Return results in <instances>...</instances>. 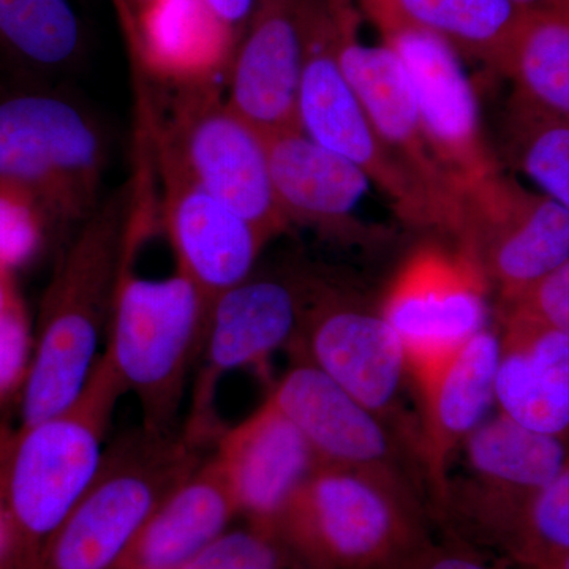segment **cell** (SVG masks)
Wrapping results in <instances>:
<instances>
[{
	"label": "cell",
	"instance_id": "8",
	"mask_svg": "<svg viewBox=\"0 0 569 569\" xmlns=\"http://www.w3.org/2000/svg\"><path fill=\"white\" fill-rule=\"evenodd\" d=\"M302 22L305 67L298 100L299 130L321 148L356 164L392 201L403 222L433 228L426 198L378 138L340 67L331 0H302Z\"/></svg>",
	"mask_w": 569,
	"mask_h": 569
},
{
	"label": "cell",
	"instance_id": "33",
	"mask_svg": "<svg viewBox=\"0 0 569 569\" xmlns=\"http://www.w3.org/2000/svg\"><path fill=\"white\" fill-rule=\"evenodd\" d=\"M500 310H519L569 335V260Z\"/></svg>",
	"mask_w": 569,
	"mask_h": 569
},
{
	"label": "cell",
	"instance_id": "6",
	"mask_svg": "<svg viewBox=\"0 0 569 569\" xmlns=\"http://www.w3.org/2000/svg\"><path fill=\"white\" fill-rule=\"evenodd\" d=\"M200 466L186 436L142 427L104 449L84 496L56 531L44 569H108L126 556L152 512Z\"/></svg>",
	"mask_w": 569,
	"mask_h": 569
},
{
	"label": "cell",
	"instance_id": "9",
	"mask_svg": "<svg viewBox=\"0 0 569 569\" xmlns=\"http://www.w3.org/2000/svg\"><path fill=\"white\" fill-rule=\"evenodd\" d=\"M459 455L468 477L449 482L438 515L503 552L530 501L569 463V443L535 432L498 411L467 438Z\"/></svg>",
	"mask_w": 569,
	"mask_h": 569
},
{
	"label": "cell",
	"instance_id": "20",
	"mask_svg": "<svg viewBox=\"0 0 569 569\" xmlns=\"http://www.w3.org/2000/svg\"><path fill=\"white\" fill-rule=\"evenodd\" d=\"M216 460L236 507L271 535L296 490L320 466L298 427L269 399L223 433Z\"/></svg>",
	"mask_w": 569,
	"mask_h": 569
},
{
	"label": "cell",
	"instance_id": "39",
	"mask_svg": "<svg viewBox=\"0 0 569 569\" xmlns=\"http://www.w3.org/2000/svg\"><path fill=\"white\" fill-rule=\"evenodd\" d=\"M516 6L527 11L559 10L561 0H512Z\"/></svg>",
	"mask_w": 569,
	"mask_h": 569
},
{
	"label": "cell",
	"instance_id": "30",
	"mask_svg": "<svg viewBox=\"0 0 569 569\" xmlns=\"http://www.w3.org/2000/svg\"><path fill=\"white\" fill-rule=\"evenodd\" d=\"M50 223L36 200L0 183V266L13 274L36 257Z\"/></svg>",
	"mask_w": 569,
	"mask_h": 569
},
{
	"label": "cell",
	"instance_id": "36",
	"mask_svg": "<svg viewBox=\"0 0 569 569\" xmlns=\"http://www.w3.org/2000/svg\"><path fill=\"white\" fill-rule=\"evenodd\" d=\"M522 567L527 569H569V549L537 553Z\"/></svg>",
	"mask_w": 569,
	"mask_h": 569
},
{
	"label": "cell",
	"instance_id": "25",
	"mask_svg": "<svg viewBox=\"0 0 569 569\" xmlns=\"http://www.w3.org/2000/svg\"><path fill=\"white\" fill-rule=\"evenodd\" d=\"M500 74L512 82L519 102L569 119V14L529 11Z\"/></svg>",
	"mask_w": 569,
	"mask_h": 569
},
{
	"label": "cell",
	"instance_id": "40",
	"mask_svg": "<svg viewBox=\"0 0 569 569\" xmlns=\"http://www.w3.org/2000/svg\"><path fill=\"white\" fill-rule=\"evenodd\" d=\"M559 11H565L569 14V0H561Z\"/></svg>",
	"mask_w": 569,
	"mask_h": 569
},
{
	"label": "cell",
	"instance_id": "24",
	"mask_svg": "<svg viewBox=\"0 0 569 569\" xmlns=\"http://www.w3.org/2000/svg\"><path fill=\"white\" fill-rule=\"evenodd\" d=\"M381 36L411 29L500 73L529 11L512 0H366Z\"/></svg>",
	"mask_w": 569,
	"mask_h": 569
},
{
	"label": "cell",
	"instance_id": "11",
	"mask_svg": "<svg viewBox=\"0 0 569 569\" xmlns=\"http://www.w3.org/2000/svg\"><path fill=\"white\" fill-rule=\"evenodd\" d=\"M489 283L462 250L419 247L380 306L406 353L417 389L488 325Z\"/></svg>",
	"mask_w": 569,
	"mask_h": 569
},
{
	"label": "cell",
	"instance_id": "28",
	"mask_svg": "<svg viewBox=\"0 0 569 569\" xmlns=\"http://www.w3.org/2000/svg\"><path fill=\"white\" fill-rule=\"evenodd\" d=\"M509 163L538 192L569 212V119L549 114L511 97L505 122Z\"/></svg>",
	"mask_w": 569,
	"mask_h": 569
},
{
	"label": "cell",
	"instance_id": "38",
	"mask_svg": "<svg viewBox=\"0 0 569 569\" xmlns=\"http://www.w3.org/2000/svg\"><path fill=\"white\" fill-rule=\"evenodd\" d=\"M10 529L9 518H7L6 507H3L2 496H0V567L6 563L9 556Z\"/></svg>",
	"mask_w": 569,
	"mask_h": 569
},
{
	"label": "cell",
	"instance_id": "32",
	"mask_svg": "<svg viewBox=\"0 0 569 569\" xmlns=\"http://www.w3.org/2000/svg\"><path fill=\"white\" fill-rule=\"evenodd\" d=\"M33 336L21 298L0 318V410L21 392L31 366Z\"/></svg>",
	"mask_w": 569,
	"mask_h": 569
},
{
	"label": "cell",
	"instance_id": "18",
	"mask_svg": "<svg viewBox=\"0 0 569 569\" xmlns=\"http://www.w3.org/2000/svg\"><path fill=\"white\" fill-rule=\"evenodd\" d=\"M231 62V110L264 138L299 130L302 0H258Z\"/></svg>",
	"mask_w": 569,
	"mask_h": 569
},
{
	"label": "cell",
	"instance_id": "4",
	"mask_svg": "<svg viewBox=\"0 0 569 569\" xmlns=\"http://www.w3.org/2000/svg\"><path fill=\"white\" fill-rule=\"evenodd\" d=\"M107 164L102 126L77 100L47 89L0 96V183L31 194L51 224L91 216Z\"/></svg>",
	"mask_w": 569,
	"mask_h": 569
},
{
	"label": "cell",
	"instance_id": "13",
	"mask_svg": "<svg viewBox=\"0 0 569 569\" xmlns=\"http://www.w3.org/2000/svg\"><path fill=\"white\" fill-rule=\"evenodd\" d=\"M340 67L373 129L426 198L433 228L455 234L460 192L430 151L402 62L388 44L369 47L356 37L348 0H331Z\"/></svg>",
	"mask_w": 569,
	"mask_h": 569
},
{
	"label": "cell",
	"instance_id": "37",
	"mask_svg": "<svg viewBox=\"0 0 569 569\" xmlns=\"http://www.w3.org/2000/svg\"><path fill=\"white\" fill-rule=\"evenodd\" d=\"M18 298H20V296H18L17 290H14L11 272L0 266V318L3 317V313L10 309V306L13 305Z\"/></svg>",
	"mask_w": 569,
	"mask_h": 569
},
{
	"label": "cell",
	"instance_id": "15",
	"mask_svg": "<svg viewBox=\"0 0 569 569\" xmlns=\"http://www.w3.org/2000/svg\"><path fill=\"white\" fill-rule=\"evenodd\" d=\"M383 40L406 70L430 151L459 192L500 170L456 51L437 37L411 29L385 33Z\"/></svg>",
	"mask_w": 569,
	"mask_h": 569
},
{
	"label": "cell",
	"instance_id": "16",
	"mask_svg": "<svg viewBox=\"0 0 569 569\" xmlns=\"http://www.w3.org/2000/svg\"><path fill=\"white\" fill-rule=\"evenodd\" d=\"M268 399L290 419L320 466L408 473L399 433L310 362H298Z\"/></svg>",
	"mask_w": 569,
	"mask_h": 569
},
{
	"label": "cell",
	"instance_id": "5",
	"mask_svg": "<svg viewBox=\"0 0 569 569\" xmlns=\"http://www.w3.org/2000/svg\"><path fill=\"white\" fill-rule=\"evenodd\" d=\"M123 266L102 355L140 402L142 427L174 433L189 367L200 355L209 306L192 280L176 269L163 280L130 274Z\"/></svg>",
	"mask_w": 569,
	"mask_h": 569
},
{
	"label": "cell",
	"instance_id": "35",
	"mask_svg": "<svg viewBox=\"0 0 569 569\" xmlns=\"http://www.w3.org/2000/svg\"><path fill=\"white\" fill-rule=\"evenodd\" d=\"M213 17L231 32L246 31L258 0H203Z\"/></svg>",
	"mask_w": 569,
	"mask_h": 569
},
{
	"label": "cell",
	"instance_id": "27",
	"mask_svg": "<svg viewBox=\"0 0 569 569\" xmlns=\"http://www.w3.org/2000/svg\"><path fill=\"white\" fill-rule=\"evenodd\" d=\"M0 50L33 70L67 69L84 50L80 17L70 0H0Z\"/></svg>",
	"mask_w": 569,
	"mask_h": 569
},
{
	"label": "cell",
	"instance_id": "41",
	"mask_svg": "<svg viewBox=\"0 0 569 569\" xmlns=\"http://www.w3.org/2000/svg\"><path fill=\"white\" fill-rule=\"evenodd\" d=\"M146 2H148V0H146Z\"/></svg>",
	"mask_w": 569,
	"mask_h": 569
},
{
	"label": "cell",
	"instance_id": "17",
	"mask_svg": "<svg viewBox=\"0 0 569 569\" xmlns=\"http://www.w3.org/2000/svg\"><path fill=\"white\" fill-rule=\"evenodd\" d=\"M163 213L178 269L204 296L208 306L252 276L268 239L181 168L159 152Z\"/></svg>",
	"mask_w": 569,
	"mask_h": 569
},
{
	"label": "cell",
	"instance_id": "3",
	"mask_svg": "<svg viewBox=\"0 0 569 569\" xmlns=\"http://www.w3.org/2000/svg\"><path fill=\"white\" fill-rule=\"evenodd\" d=\"M274 533L313 569H388L430 538L406 475L332 466L296 490Z\"/></svg>",
	"mask_w": 569,
	"mask_h": 569
},
{
	"label": "cell",
	"instance_id": "19",
	"mask_svg": "<svg viewBox=\"0 0 569 569\" xmlns=\"http://www.w3.org/2000/svg\"><path fill=\"white\" fill-rule=\"evenodd\" d=\"M498 359L500 332L486 326L418 389L422 403L418 459L437 512L447 500L456 456L496 407Z\"/></svg>",
	"mask_w": 569,
	"mask_h": 569
},
{
	"label": "cell",
	"instance_id": "31",
	"mask_svg": "<svg viewBox=\"0 0 569 569\" xmlns=\"http://www.w3.org/2000/svg\"><path fill=\"white\" fill-rule=\"evenodd\" d=\"M181 569H280L271 533L257 529L222 533Z\"/></svg>",
	"mask_w": 569,
	"mask_h": 569
},
{
	"label": "cell",
	"instance_id": "21",
	"mask_svg": "<svg viewBox=\"0 0 569 569\" xmlns=\"http://www.w3.org/2000/svg\"><path fill=\"white\" fill-rule=\"evenodd\" d=\"M496 407L520 426L569 443V335L500 310Z\"/></svg>",
	"mask_w": 569,
	"mask_h": 569
},
{
	"label": "cell",
	"instance_id": "7",
	"mask_svg": "<svg viewBox=\"0 0 569 569\" xmlns=\"http://www.w3.org/2000/svg\"><path fill=\"white\" fill-rule=\"evenodd\" d=\"M452 236L497 291L498 306L569 260V212L500 170L463 187Z\"/></svg>",
	"mask_w": 569,
	"mask_h": 569
},
{
	"label": "cell",
	"instance_id": "2",
	"mask_svg": "<svg viewBox=\"0 0 569 569\" xmlns=\"http://www.w3.org/2000/svg\"><path fill=\"white\" fill-rule=\"evenodd\" d=\"M122 395V385L100 356L69 408L37 425L0 432V496L10 529L7 560L21 545L50 542L84 496L102 463L104 437Z\"/></svg>",
	"mask_w": 569,
	"mask_h": 569
},
{
	"label": "cell",
	"instance_id": "14",
	"mask_svg": "<svg viewBox=\"0 0 569 569\" xmlns=\"http://www.w3.org/2000/svg\"><path fill=\"white\" fill-rule=\"evenodd\" d=\"M317 282L306 277L261 276L246 279L209 306L200 376L186 436L200 445L212 429V403L223 376L263 362L290 347Z\"/></svg>",
	"mask_w": 569,
	"mask_h": 569
},
{
	"label": "cell",
	"instance_id": "1",
	"mask_svg": "<svg viewBox=\"0 0 569 569\" xmlns=\"http://www.w3.org/2000/svg\"><path fill=\"white\" fill-rule=\"evenodd\" d=\"M133 190L100 201L62 250L41 301L31 366L20 397V427L54 417L91 377L132 241Z\"/></svg>",
	"mask_w": 569,
	"mask_h": 569
},
{
	"label": "cell",
	"instance_id": "26",
	"mask_svg": "<svg viewBox=\"0 0 569 569\" xmlns=\"http://www.w3.org/2000/svg\"><path fill=\"white\" fill-rule=\"evenodd\" d=\"M141 29L146 52L162 69L201 73L223 61L234 33L203 0H148Z\"/></svg>",
	"mask_w": 569,
	"mask_h": 569
},
{
	"label": "cell",
	"instance_id": "12",
	"mask_svg": "<svg viewBox=\"0 0 569 569\" xmlns=\"http://www.w3.org/2000/svg\"><path fill=\"white\" fill-rule=\"evenodd\" d=\"M290 347L389 425L399 422L400 396L411 377L380 307L372 309L317 282Z\"/></svg>",
	"mask_w": 569,
	"mask_h": 569
},
{
	"label": "cell",
	"instance_id": "10",
	"mask_svg": "<svg viewBox=\"0 0 569 569\" xmlns=\"http://www.w3.org/2000/svg\"><path fill=\"white\" fill-rule=\"evenodd\" d=\"M157 149L268 241L290 227L277 203L266 138L211 88L183 93Z\"/></svg>",
	"mask_w": 569,
	"mask_h": 569
},
{
	"label": "cell",
	"instance_id": "23",
	"mask_svg": "<svg viewBox=\"0 0 569 569\" xmlns=\"http://www.w3.org/2000/svg\"><path fill=\"white\" fill-rule=\"evenodd\" d=\"M236 509L222 468L212 459L171 490L122 559L133 569H181L223 533Z\"/></svg>",
	"mask_w": 569,
	"mask_h": 569
},
{
	"label": "cell",
	"instance_id": "22",
	"mask_svg": "<svg viewBox=\"0 0 569 569\" xmlns=\"http://www.w3.org/2000/svg\"><path fill=\"white\" fill-rule=\"evenodd\" d=\"M266 146L277 203L288 223L326 234L353 233L351 213L369 189V178L301 130L272 134Z\"/></svg>",
	"mask_w": 569,
	"mask_h": 569
},
{
	"label": "cell",
	"instance_id": "29",
	"mask_svg": "<svg viewBox=\"0 0 569 569\" xmlns=\"http://www.w3.org/2000/svg\"><path fill=\"white\" fill-rule=\"evenodd\" d=\"M569 549V463L530 501L503 552L523 565L537 553Z\"/></svg>",
	"mask_w": 569,
	"mask_h": 569
},
{
	"label": "cell",
	"instance_id": "34",
	"mask_svg": "<svg viewBox=\"0 0 569 569\" xmlns=\"http://www.w3.org/2000/svg\"><path fill=\"white\" fill-rule=\"evenodd\" d=\"M388 569H505L496 567L459 541L433 542L427 539Z\"/></svg>",
	"mask_w": 569,
	"mask_h": 569
}]
</instances>
